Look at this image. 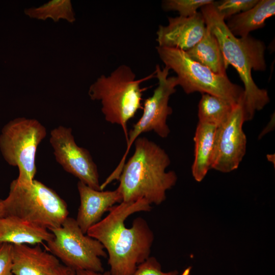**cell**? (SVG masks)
I'll return each instance as SVG.
<instances>
[{
  "label": "cell",
  "mask_w": 275,
  "mask_h": 275,
  "mask_svg": "<svg viewBox=\"0 0 275 275\" xmlns=\"http://www.w3.org/2000/svg\"><path fill=\"white\" fill-rule=\"evenodd\" d=\"M151 209V204L143 199L122 201L113 206L106 216L87 232L106 250L112 275H133L138 266L150 256L154 235L147 222L139 217L127 228L125 221L134 213Z\"/></svg>",
  "instance_id": "6da1fadb"
},
{
  "label": "cell",
  "mask_w": 275,
  "mask_h": 275,
  "mask_svg": "<svg viewBox=\"0 0 275 275\" xmlns=\"http://www.w3.org/2000/svg\"><path fill=\"white\" fill-rule=\"evenodd\" d=\"M213 3L201 7V12L206 25L218 42L227 67L232 66L243 84L244 120L245 122L251 121L255 113L262 109L270 101L267 90L259 88L252 75L253 70H266L265 45L262 41L250 35L240 38L235 36Z\"/></svg>",
  "instance_id": "7a4b0ae2"
},
{
  "label": "cell",
  "mask_w": 275,
  "mask_h": 275,
  "mask_svg": "<svg viewBox=\"0 0 275 275\" xmlns=\"http://www.w3.org/2000/svg\"><path fill=\"white\" fill-rule=\"evenodd\" d=\"M134 144V153L122 169L117 188L123 202L143 199L159 205L177 180L174 171H166L170 158L164 149L146 138L139 136Z\"/></svg>",
  "instance_id": "3957f363"
},
{
  "label": "cell",
  "mask_w": 275,
  "mask_h": 275,
  "mask_svg": "<svg viewBox=\"0 0 275 275\" xmlns=\"http://www.w3.org/2000/svg\"><path fill=\"white\" fill-rule=\"evenodd\" d=\"M153 77L155 72L140 79L131 68L122 65L109 75H101L92 84L88 94L92 100L100 101L101 111L106 121L119 125L122 128L126 141L128 140L127 123L136 112L143 109V92L141 84Z\"/></svg>",
  "instance_id": "277c9868"
},
{
  "label": "cell",
  "mask_w": 275,
  "mask_h": 275,
  "mask_svg": "<svg viewBox=\"0 0 275 275\" xmlns=\"http://www.w3.org/2000/svg\"><path fill=\"white\" fill-rule=\"evenodd\" d=\"M2 201L3 216H17L48 230L60 227L69 214L65 201L35 179L28 183L13 180L8 196Z\"/></svg>",
  "instance_id": "5b68a950"
},
{
  "label": "cell",
  "mask_w": 275,
  "mask_h": 275,
  "mask_svg": "<svg viewBox=\"0 0 275 275\" xmlns=\"http://www.w3.org/2000/svg\"><path fill=\"white\" fill-rule=\"evenodd\" d=\"M156 48L165 66L176 73L178 85L185 93L208 94L234 105L242 102L243 88L232 82L227 75L214 73L191 59L184 50L158 46Z\"/></svg>",
  "instance_id": "8992f818"
},
{
  "label": "cell",
  "mask_w": 275,
  "mask_h": 275,
  "mask_svg": "<svg viewBox=\"0 0 275 275\" xmlns=\"http://www.w3.org/2000/svg\"><path fill=\"white\" fill-rule=\"evenodd\" d=\"M46 135V128L35 119L17 118L3 128L0 150L6 161L18 168V182L28 183L35 179L37 150Z\"/></svg>",
  "instance_id": "52a82bcc"
},
{
  "label": "cell",
  "mask_w": 275,
  "mask_h": 275,
  "mask_svg": "<svg viewBox=\"0 0 275 275\" xmlns=\"http://www.w3.org/2000/svg\"><path fill=\"white\" fill-rule=\"evenodd\" d=\"M54 237L47 243V250L75 271L103 272L100 257L107 258L103 245L83 233L75 219L67 217L60 227L49 230Z\"/></svg>",
  "instance_id": "ba28073f"
},
{
  "label": "cell",
  "mask_w": 275,
  "mask_h": 275,
  "mask_svg": "<svg viewBox=\"0 0 275 275\" xmlns=\"http://www.w3.org/2000/svg\"><path fill=\"white\" fill-rule=\"evenodd\" d=\"M169 71L167 67L161 69L159 65L156 66L155 77L158 79V85L152 95L144 100L143 114L128 134L125 152L112 172L115 177L120 176L132 144L142 133L153 131L160 138H166L170 133L167 121L172 113V109L169 105V101L170 96L176 92L178 82L176 76H168Z\"/></svg>",
  "instance_id": "9c48e42d"
},
{
  "label": "cell",
  "mask_w": 275,
  "mask_h": 275,
  "mask_svg": "<svg viewBox=\"0 0 275 275\" xmlns=\"http://www.w3.org/2000/svg\"><path fill=\"white\" fill-rule=\"evenodd\" d=\"M49 142L56 161L66 172L100 190L97 166L89 151L76 144L71 128L62 125L54 128L50 131Z\"/></svg>",
  "instance_id": "30bf717a"
},
{
  "label": "cell",
  "mask_w": 275,
  "mask_h": 275,
  "mask_svg": "<svg viewBox=\"0 0 275 275\" xmlns=\"http://www.w3.org/2000/svg\"><path fill=\"white\" fill-rule=\"evenodd\" d=\"M242 102L237 105L229 119L217 127L211 169L229 173L238 168L246 151V138Z\"/></svg>",
  "instance_id": "8fae6325"
},
{
  "label": "cell",
  "mask_w": 275,
  "mask_h": 275,
  "mask_svg": "<svg viewBox=\"0 0 275 275\" xmlns=\"http://www.w3.org/2000/svg\"><path fill=\"white\" fill-rule=\"evenodd\" d=\"M168 24L159 25L156 32L158 46L179 49L185 51L203 37L206 25L201 12L184 17H168Z\"/></svg>",
  "instance_id": "7c38bea8"
},
{
  "label": "cell",
  "mask_w": 275,
  "mask_h": 275,
  "mask_svg": "<svg viewBox=\"0 0 275 275\" xmlns=\"http://www.w3.org/2000/svg\"><path fill=\"white\" fill-rule=\"evenodd\" d=\"M77 187L80 205L75 219L85 234L101 219L105 212L116 203L123 201L122 195L118 188L114 190H98L79 181Z\"/></svg>",
  "instance_id": "4fadbf2b"
},
{
  "label": "cell",
  "mask_w": 275,
  "mask_h": 275,
  "mask_svg": "<svg viewBox=\"0 0 275 275\" xmlns=\"http://www.w3.org/2000/svg\"><path fill=\"white\" fill-rule=\"evenodd\" d=\"M60 264L51 253L40 245H13L12 273L14 275H51Z\"/></svg>",
  "instance_id": "5bb4252c"
},
{
  "label": "cell",
  "mask_w": 275,
  "mask_h": 275,
  "mask_svg": "<svg viewBox=\"0 0 275 275\" xmlns=\"http://www.w3.org/2000/svg\"><path fill=\"white\" fill-rule=\"evenodd\" d=\"M48 229L15 216L0 217V244L38 245L53 239Z\"/></svg>",
  "instance_id": "9a60e30c"
},
{
  "label": "cell",
  "mask_w": 275,
  "mask_h": 275,
  "mask_svg": "<svg viewBox=\"0 0 275 275\" xmlns=\"http://www.w3.org/2000/svg\"><path fill=\"white\" fill-rule=\"evenodd\" d=\"M274 14V0H259L253 8L232 16L226 23L235 36L245 37L250 32L263 28L266 20Z\"/></svg>",
  "instance_id": "2e32d148"
},
{
  "label": "cell",
  "mask_w": 275,
  "mask_h": 275,
  "mask_svg": "<svg viewBox=\"0 0 275 275\" xmlns=\"http://www.w3.org/2000/svg\"><path fill=\"white\" fill-rule=\"evenodd\" d=\"M216 128L213 125L201 122L197 126L194 138L195 153L191 172L197 182L202 181L211 169Z\"/></svg>",
  "instance_id": "e0dca14e"
},
{
  "label": "cell",
  "mask_w": 275,
  "mask_h": 275,
  "mask_svg": "<svg viewBox=\"0 0 275 275\" xmlns=\"http://www.w3.org/2000/svg\"><path fill=\"white\" fill-rule=\"evenodd\" d=\"M185 52L191 59L207 67L214 73L227 75V67L218 42L207 25L205 33L202 39Z\"/></svg>",
  "instance_id": "ac0fdd59"
},
{
  "label": "cell",
  "mask_w": 275,
  "mask_h": 275,
  "mask_svg": "<svg viewBox=\"0 0 275 275\" xmlns=\"http://www.w3.org/2000/svg\"><path fill=\"white\" fill-rule=\"evenodd\" d=\"M236 105L219 97L202 94L198 105L199 122L217 127L229 119Z\"/></svg>",
  "instance_id": "d6986e66"
},
{
  "label": "cell",
  "mask_w": 275,
  "mask_h": 275,
  "mask_svg": "<svg viewBox=\"0 0 275 275\" xmlns=\"http://www.w3.org/2000/svg\"><path fill=\"white\" fill-rule=\"evenodd\" d=\"M25 14L31 18L45 20L51 19L54 22L64 19L70 23L75 21V14L70 0H53L44 5L25 9Z\"/></svg>",
  "instance_id": "ffe728a7"
},
{
  "label": "cell",
  "mask_w": 275,
  "mask_h": 275,
  "mask_svg": "<svg viewBox=\"0 0 275 275\" xmlns=\"http://www.w3.org/2000/svg\"><path fill=\"white\" fill-rule=\"evenodd\" d=\"M259 0H222L214 1L213 4L217 12L227 20L232 16L253 8Z\"/></svg>",
  "instance_id": "44dd1931"
},
{
  "label": "cell",
  "mask_w": 275,
  "mask_h": 275,
  "mask_svg": "<svg viewBox=\"0 0 275 275\" xmlns=\"http://www.w3.org/2000/svg\"><path fill=\"white\" fill-rule=\"evenodd\" d=\"M213 2V0H167L163 1L162 7L166 11H177L179 16L187 17L197 13L198 9Z\"/></svg>",
  "instance_id": "7402d4cb"
},
{
  "label": "cell",
  "mask_w": 275,
  "mask_h": 275,
  "mask_svg": "<svg viewBox=\"0 0 275 275\" xmlns=\"http://www.w3.org/2000/svg\"><path fill=\"white\" fill-rule=\"evenodd\" d=\"M178 273L176 270L162 271L161 266L156 258L150 256L138 266L133 275H178Z\"/></svg>",
  "instance_id": "603a6c76"
},
{
  "label": "cell",
  "mask_w": 275,
  "mask_h": 275,
  "mask_svg": "<svg viewBox=\"0 0 275 275\" xmlns=\"http://www.w3.org/2000/svg\"><path fill=\"white\" fill-rule=\"evenodd\" d=\"M13 244H0V275H13L12 267Z\"/></svg>",
  "instance_id": "cb8c5ba5"
},
{
  "label": "cell",
  "mask_w": 275,
  "mask_h": 275,
  "mask_svg": "<svg viewBox=\"0 0 275 275\" xmlns=\"http://www.w3.org/2000/svg\"><path fill=\"white\" fill-rule=\"evenodd\" d=\"M51 275H77L76 271L64 265L60 264Z\"/></svg>",
  "instance_id": "d4e9b609"
},
{
  "label": "cell",
  "mask_w": 275,
  "mask_h": 275,
  "mask_svg": "<svg viewBox=\"0 0 275 275\" xmlns=\"http://www.w3.org/2000/svg\"><path fill=\"white\" fill-rule=\"evenodd\" d=\"M76 271L77 275H112L109 271L101 272L91 270H81Z\"/></svg>",
  "instance_id": "484cf974"
},
{
  "label": "cell",
  "mask_w": 275,
  "mask_h": 275,
  "mask_svg": "<svg viewBox=\"0 0 275 275\" xmlns=\"http://www.w3.org/2000/svg\"><path fill=\"white\" fill-rule=\"evenodd\" d=\"M3 215V204L2 199H0V217Z\"/></svg>",
  "instance_id": "4316f807"
}]
</instances>
